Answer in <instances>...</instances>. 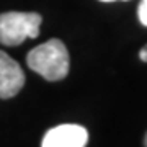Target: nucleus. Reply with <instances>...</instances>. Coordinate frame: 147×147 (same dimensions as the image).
I'll list each match as a JSON object with an SVG mask.
<instances>
[{"mask_svg":"<svg viewBox=\"0 0 147 147\" xmlns=\"http://www.w3.org/2000/svg\"><path fill=\"white\" fill-rule=\"evenodd\" d=\"M28 67L39 74L49 82H57L67 77L69 74V51L65 44L57 38L33 47L26 56Z\"/></svg>","mask_w":147,"mask_h":147,"instance_id":"nucleus-1","label":"nucleus"},{"mask_svg":"<svg viewBox=\"0 0 147 147\" xmlns=\"http://www.w3.org/2000/svg\"><path fill=\"white\" fill-rule=\"evenodd\" d=\"M41 15L34 11H7L0 15V42L18 46L26 38H36L41 28Z\"/></svg>","mask_w":147,"mask_h":147,"instance_id":"nucleus-2","label":"nucleus"},{"mask_svg":"<svg viewBox=\"0 0 147 147\" xmlns=\"http://www.w3.org/2000/svg\"><path fill=\"white\" fill-rule=\"evenodd\" d=\"M88 132L80 124H61L44 134L41 147H85Z\"/></svg>","mask_w":147,"mask_h":147,"instance_id":"nucleus-3","label":"nucleus"},{"mask_svg":"<svg viewBox=\"0 0 147 147\" xmlns=\"http://www.w3.org/2000/svg\"><path fill=\"white\" fill-rule=\"evenodd\" d=\"M25 85V74L20 64L0 51V98L15 96Z\"/></svg>","mask_w":147,"mask_h":147,"instance_id":"nucleus-4","label":"nucleus"},{"mask_svg":"<svg viewBox=\"0 0 147 147\" xmlns=\"http://www.w3.org/2000/svg\"><path fill=\"white\" fill-rule=\"evenodd\" d=\"M137 16L144 26H147V0H141L139 8H137Z\"/></svg>","mask_w":147,"mask_h":147,"instance_id":"nucleus-5","label":"nucleus"},{"mask_svg":"<svg viewBox=\"0 0 147 147\" xmlns=\"http://www.w3.org/2000/svg\"><path fill=\"white\" fill-rule=\"evenodd\" d=\"M139 57H141V61L147 62V46H144V47L141 49V53H139Z\"/></svg>","mask_w":147,"mask_h":147,"instance_id":"nucleus-6","label":"nucleus"},{"mask_svg":"<svg viewBox=\"0 0 147 147\" xmlns=\"http://www.w3.org/2000/svg\"><path fill=\"white\" fill-rule=\"evenodd\" d=\"M100 2H116V0H100Z\"/></svg>","mask_w":147,"mask_h":147,"instance_id":"nucleus-7","label":"nucleus"},{"mask_svg":"<svg viewBox=\"0 0 147 147\" xmlns=\"http://www.w3.org/2000/svg\"><path fill=\"white\" fill-rule=\"evenodd\" d=\"M144 144H146V147H147V134H146V139H144Z\"/></svg>","mask_w":147,"mask_h":147,"instance_id":"nucleus-8","label":"nucleus"}]
</instances>
